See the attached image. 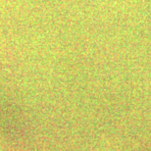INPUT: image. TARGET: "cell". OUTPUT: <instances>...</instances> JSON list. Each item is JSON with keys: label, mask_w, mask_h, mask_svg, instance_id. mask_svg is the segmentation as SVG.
Listing matches in <instances>:
<instances>
[]
</instances>
